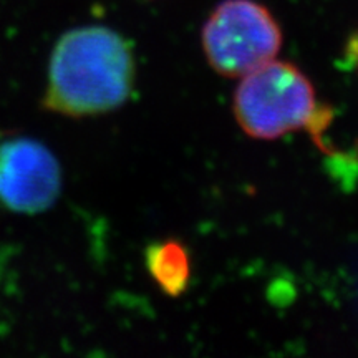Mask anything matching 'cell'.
<instances>
[{
    "label": "cell",
    "instance_id": "1",
    "mask_svg": "<svg viewBox=\"0 0 358 358\" xmlns=\"http://www.w3.org/2000/svg\"><path fill=\"white\" fill-rule=\"evenodd\" d=\"M133 82L127 40L108 27H80L53 48L43 105L71 118L108 113L128 100Z\"/></svg>",
    "mask_w": 358,
    "mask_h": 358
},
{
    "label": "cell",
    "instance_id": "2",
    "mask_svg": "<svg viewBox=\"0 0 358 358\" xmlns=\"http://www.w3.org/2000/svg\"><path fill=\"white\" fill-rule=\"evenodd\" d=\"M234 115L250 138L277 140L307 129L330 153L322 134L332 122V110L320 105L307 75L289 62L274 58L244 75L234 93Z\"/></svg>",
    "mask_w": 358,
    "mask_h": 358
},
{
    "label": "cell",
    "instance_id": "3",
    "mask_svg": "<svg viewBox=\"0 0 358 358\" xmlns=\"http://www.w3.org/2000/svg\"><path fill=\"white\" fill-rule=\"evenodd\" d=\"M201 42L213 70L243 78L274 60L282 30L272 12L256 0H222L206 20Z\"/></svg>",
    "mask_w": 358,
    "mask_h": 358
},
{
    "label": "cell",
    "instance_id": "4",
    "mask_svg": "<svg viewBox=\"0 0 358 358\" xmlns=\"http://www.w3.org/2000/svg\"><path fill=\"white\" fill-rule=\"evenodd\" d=\"M60 164L42 143L19 138L0 146V201L17 213H42L60 194Z\"/></svg>",
    "mask_w": 358,
    "mask_h": 358
},
{
    "label": "cell",
    "instance_id": "5",
    "mask_svg": "<svg viewBox=\"0 0 358 358\" xmlns=\"http://www.w3.org/2000/svg\"><path fill=\"white\" fill-rule=\"evenodd\" d=\"M146 267L164 294L178 297L189 282V254L176 241L156 243L146 249Z\"/></svg>",
    "mask_w": 358,
    "mask_h": 358
},
{
    "label": "cell",
    "instance_id": "6",
    "mask_svg": "<svg viewBox=\"0 0 358 358\" xmlns=\"http://www.w3.org/2000/svg\"><path fill=\"white\" fill-rule=\"evenodd\" d=\"M348 55H350L358 65V34L353 35L350 42H348Z\"/></svg>",
    "mask_w": 358,
    "mask_h": 358
}]
</instances>
